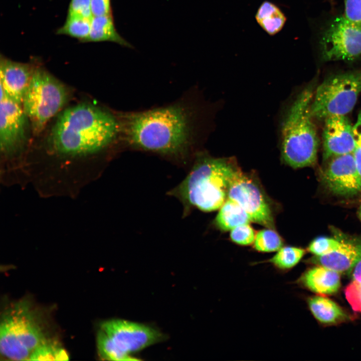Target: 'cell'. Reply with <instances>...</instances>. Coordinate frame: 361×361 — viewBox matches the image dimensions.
Returning <instances> with one entry per match:
<instances>
[{
  "mask_svg": "<svg viewBox=\"0 0 361 361\" xmlns=\"http://www.w3.org/2000/svg\"><path fill=\"white\" fill-rule=\"evenodd\" d=\"M322 55L327 61H352L361 56V26L345 17L336 18L321 40Z\"/></svg>",
  "mask_w": 361,
  "mask_h": 361,
  "instance_id": "8",
  "label": "cell"
},
{
  "mask_svg": "<svg viewBox=\"0 0 361 361\" xmlns=\"http://www.w3.org/2000/svg\"><path fill=\"white\" fill-rule=\"evenodd\" d=\"M256 237L254 230L248 224H244L231 230L230 238L235 243L248 246L253 243Z\"/></svg>",
  "mask_w": 361,
  "mask_h": 361,
  "instance_id": "27",
  "label": "cell"
},
{
  "mask_svg": "<svg viewBox=\"0 0 361 361\" xmlns=\"http://www.w3.org/2000/svg\"><path fill=\"white\" fill-rule=\"evenodd\" d=\"M251 219L246 211L235 201L227 198L220 208L216 225L223 231L231 230L239 225L248 224Z\"/></svg>",
  "mask_w": 361,
  "mask_h": 361,
  "instance_id": "18",
  "label": "cell"
},
{
  "mask_svg": "<svg viewBox=\"0 0 361 361\" xmlns=\"http://www.w3.org/2000/svg\"><path fill=\"white\" fill-rule=\"evenodd\" d=\"M47 340L28 301L11 305L3 313L0 323V351L14 360H29L34 351Z\"/></svg>",
  "mask_w": 361,
  "mask_h": 361,
  "instance_id": "4",
  "label": "cell"
},
{
  "mask_svg": "<svg viewBox=\"0 0 361 361\" xmlns=\"http://www.w3.org/2000/svg\"><path fill=\"white\" fill-rule=\"evenodd\" d=\"M281 236L273 229L268 228L259 231L253 242L254 249L260 252H277L283 246Z\"/></svg>",
  "mask_w": 361,
  "mask_h": 361,
  "instance_id": "23",
  "label": "cell"
},
{
  "mask_svg": "<svg viewBox=\"0 0 361 361\" xmlns=\"http://www.w3.org/2000/svg\"><path fill=\"white\" fill-rule=\"evenodd\" d=\"M91 19L67 17L64 24L59 28L56 34L76 38L81 42H87L91 28Z\"/></svg>",
  "mask_w": 361,
  "mask_h": 361,
  "instance_id": "22",
  "label": "cell"
},
{
  "mask_svg": "<svg viewBox=\"0 0 361 361\" xmlns=\"http://www.w3.org/2000/svg\"><path fill=\"white\" fill-rule=\"evenodd\" d=\"M67 17H77L92 19L91 0H71Z\"/></svg>",
  "mask_w": 361,
  "mask_h": 361,
  "instance_id": "28",
  "label": "cell"
},
{
  "mask_svg": "<svg viewBox=\"0 0 361 361\" xmlns=\"http://www.w3.org/2000/svg\"><path fill=\"white\" fill-rule=\"evenodd\" d=\"M0 109L1 152L5 165L23 154L30 122L22 105L7 97L2 91Z\"/></svg>",
  "mask_w": 361,
  "mask_h": 361,
  "instance_id": "7",
  "label": "cell"
},
{
  "mask_svg": "<svg viewBox=\"0 0 361 361\" xmlns=\"http://www.w3.org/2000/svg\"><path fill=\"white\" fill-rule=\"evenodd\" d=\"M343 243L333 238L320 237L315 238L310 243L308 250L314 256H322L338 250Z\"/></svg>",
  "mask_w": 361,
  "mask_h": 361,
  "instance_id": "26",
  "label": "cell"
},
{
  "mask_svg": "<svg viewBox=\"0 0 361 361\" xmlns=\"http://www.w3.org/2000/svg\"><path fill=\"white\" fill-rule=\"evenodd\" d=\"M0 64L1 91L22 105L36 67L32 64L13 61L2 56Z\"/></svg>",
  "mask_w": 361,
  "mask_h": 361,
  "instance_id": "13",
  "label": "cell"
},
{
  "mask_svg": "<svg viewBox=\"0 0 361 361\" xmlns=\"http://www.w3.org/2000/svg\"><path fill=\"white\" fill-rule=\"evenodd\" d=\"M97 344L100 356L105 359L115 361L138 360L119 348L101 329L97 333Z\"/></svg>",
  "mask_w": 361,
  "mask_h": 361,
  "instance_id": "21",
  "label": "cell"
},
{
  "mask_svg": "<svg viewBox=\"0 0 361 361\" xmlns=\"http://www.w3.org/2000/svg\"><path fill=\"white\" fill-rule=\"evenodd\" d=\"M361 93V69L332 76L315 90L311 110L314 118L345 115L356 104Z\"/></svg>",
  "mask_w": 361,
  "mask_h": 361,
  "instance_id": "6",
  "label": "cell"
},
{
  "mask_svg": "<svg viewBox=\"0 0 361 361\" xmlns=\"http://www.w3.org/2000/svg\"><path fill=\"white\" fill-rule=\"evenodd\" d=\"M345 295L352 308L361 313V261L353 268L352 280L346 288Z\"/></svg>",
  "mask_w": 361,
  "mask_h": 361,
  "instance_id": "25",
  "label": "cell"
},
{
  "mask_svg": "<svg viewBox=\"0 0 361 361\" xmlns=\"http://www.w3.org/2000/svg\"><path fill=\"white\" fill-rule=\"evenodd\" d=\"M305 251L294 246H283L271 258L265 261L278 271L285 272L292 269L302 258Z\"/></svg>",
  "mask_w": 361,
  "mask_h": 361,
  "instance_id": "20",
  "label": "cell"
},
{
  "mask_svg": "<svg viewBox=\"0 0 361 361\" xmlns=\"http://www.w3.org/2000/svg\"><path fill=\"white\" fill-rule=\"evenodd\" d=\"M308 305L314 317L325 324H332L344 320L347 314L335 302L321 295L309 298Z\"/></svg>",
  "mask_w": 361,
  "mask_h": 361,
  "instance_id": "17",
  "label": "cell"
},
{
  "mask_svg": "<svg viewBox=\"0 0 361 361\" xmlns=\"http://www.w3.org/2000/svg\"><path fill=\"white\" fill-rule=\"evenodd\" d=\"M227 198L237 203L251 221L274 229L273 212L264 193L257 182L240 168L230 183Z\"/></svg>",
  "mask_w": 361,
  "mask_h": 361,
  "instance_id": "9",
  "label": "cell"
},
{
  "mask_svg": "<svg viewBox=\"0 0 361 361\" xmlns=\"http://www.w3.org/2000/svg\"><path fill=\"white\" fill-rule=\"evenodd\" d=\"M110 41L121 46L132 48L123 39L115 28L113 15L94 16L91 21V28L87 42Z\"/></svg>",
  "mask_w": 361,
  "mask_h": 361,
  "instance_id": "16",
  "label": "cell"
},
{
  "mask_svg": "<svg viewBox=\"0 0 361 361\" xmlns=\"http://www.w3.org/2000/svg\"><path fill=\"white\" fill-rule=\"evenodd\" d=\"M240 168L232 158L201 157L170 194L188 207L204 212L216 210L227 200L230 183Z\"/></svg>",
  "mask_w": 361,
  "mask_h": 361,
  "instance_id": "3",
  "label": "cell"
},
{
  "mask_svg": "<svg viewBox=\"0 0 361 361\" xmlns=\"http://www.w3.org/2000/svg\"><path fill=\"white\" fill-rule=\"evenodd\" d=\"M66 351L47 340L39 345L31 354L29 360H67Z\"/></svg>",
  "mask_w": 361,
  "mask_h": 361,
  "instance_id": "24",
  "label": "cell"
},
{
  "mask_svg": "<svg viewBox=\"0 0 361 361\" xmlns=\"http://www.w3.org/2000/svg\"><path fill=\"white\" fill-rule=\"evenodd\" d=\"M345 17L361 26V0H344Z\"/></svg>",
  "mask_w": 361,
  "mask_h": 361,
  "instance_id": "29",
  "label": "cell"
},
{
  "mask_svg": "<svg viewBox=\"0 0 361 361\" xmlns=\"http://www.w3.org/2000/svg\"><path fill=\"white\" fill-rule=\"evenodd\" d=\"M100 328L119 348L130 354L165 338L161 332L150 326L123 319L105 321Z\"/></svg>",
  "mask_w": 361,
  "mask_h": 361,
  "instance_id": "10",
  "label": "cell"
},
{
  "mask_svg": "<svg viewBox=\"0 0 361 361\" xmlns=\"http://www.w3.org/2000/svg\"><path fill=\"white\" fill-rule=\"evenodd\" d=\"M117 116L120 137L132 148L182 158L197 140L199 111L189 100Z\"/></svg>",
  "mask_w": 361,
  "mask_h": 361,
  "instance_id": "1",
  "label": "cell"
},
{
  "mask_svg": "<svg viewBox=\"0 0 361 361\" xmlns=\"http://www.w3.org/2000/svg\"><path fill=\"white\" fill-rule=\"evenodd\" d=\"M361 261V242L345 243L338 250L322 256H314L309 262L339 273L348 272Z\"/></svg>",
  "mask_w": 361,
  "mask_h": 361,
  "instance_id": "14",
  "label": "cell"
},
{
  "mask_svg": "<svg viewBox=\"0 0 361 361\" xmlns=\"http://www.w3.org/2000/svg\"><path fill=\"white\" fill-rule=\"evenodd\" d=\"M91 8L93 17L112 15L111 0H91Z\"/></svg>",
  "mask_w": 361,
  "mask_h": 361,
  "instance_id": "30",
  "label": "cell"
},
{
  "mask_svg": "<svg viewBox=\"0 0 361 361\" xmlns=\"http://www.w3.org/2000/svg\"><path fill=\"white\" fill-rule=\"evenodd\" d=\"M255 18L258 24L270 35H274L280 31L286 20L276 5L267 1L260 6Z\"/></svg>",
  "mask_w": 361,
  "mask_h": 361,
  "instance_id": "19",
  "label": "cell"
},
{
  "mask_svg": "<svg viewBox=\"0 0 361 361\" xmlns=\"http://www.w3.org/2000/svg\"><path fill=\"white\" fill-rule=\"evenodd\" d=\"M340 273L321 265L306 270L299 281L306 288L320 295L336 292L340 286Z\"/></svg>",
  "mask_w": 361,
  "mask_h": 361,
  "instance_id": "15",
  "label": "cell"
},
{
  "mask_svg": "<svg viewBox=\"0 0 361 361\" xmlns=\"http://www.w3.org/2000/svg\"><path fill=\"white\" fill-rule=\"evenodd\" d=\"M315 84L307 85L284 110L280 123L281 154L294 168L314 164L317 159L318 138L311 106Z\"/></svg>",
  "mask_w": 361,
  "mask_h": 361,
  "instance_id": "2",
  "label": "cell"
},
{
  "mask_svg": "<svg viewBox=\"0 0 361 361\" xmlns=\"http://www.w3.org/2000/svg\"><path fill=\"white\" fill-rule=\"evenodd\" d=\"M321 175L323 184L331 192L341 196L361 194V176L353 153L329 159Z\"/></svg>",
  "mask_w": 361,
  "mask_h": 361,
  "instance_id": "11",
  "label": "cell"
},
{
  "mask_svg": "<svg viewBox=\"0 0 361 361\" xmlns=\"http://www.w3.org/2000/svg\"><path fill=\"white\" fill-rule=\"evenodd\" d=\"M359 217L361 220V204H360V206L359 207Z\"/></svg>",
  "mask_w": 361,
  "mask_h": 361,
  "instance_id": "31",
  "label": "cell"
},
{
  "mask_svg": "<svg viewBox=\"0 0 361 361\" xmlns=\"http://www.w3.org/2000/svg\"><path fill=\"white\" fill-rule=\"evenodd\" d=\"M67 88L50 73L36 67L23 101L34 132H40L68 100Z\"/></svg>",
  "mask_w": 361,
  "mask_h": 361,
  "instance_id": "5",
  "label": "cell"
},
{
  "mask_svg": "<svg viewBox=\"0 0 361 361\" xmlns=\"http://www.w3.org/2000/svg\"><path fill=\"white\" fill-rule=\"evenodd\" d=\"M324 120L323 160L353 153L355 143L353 126L345 115H331Z\"/></svg>",
  "mask_w": 361,
  "mask_h": 361,
  "instance_id": "12",
  "label": "cell"
}]
</instances>
